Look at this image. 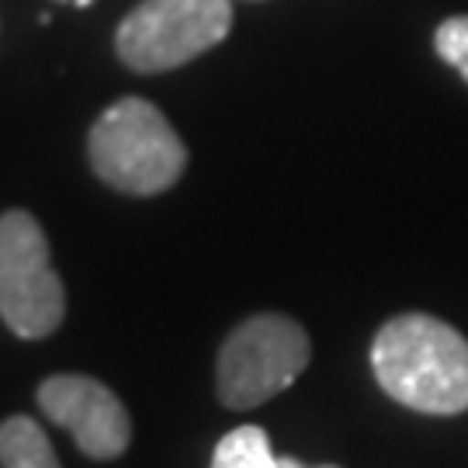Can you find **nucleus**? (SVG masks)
<instances>
[{
	"mask_svg": "<svg viewBox=\"0 0 468 468\" xmlns=\"http://www.w3.org/2000/svg\"><path fill=\"white\" fill-rule=\"evenodd\" d=\"M371 371L385 396L417 413L454 417L468 410V340L444 319L427 313L388 319L371 344Z\"/></svg>",
	"mask_w": 468,
	"mask_h": 468,
	"instance_id": "obj_1",
	"label": "nucleus"
},
{
	"mask_svg": "<svg viewBox=\"0 0 468 468\" xmlns=\"http://www.w3.org/2000/svg\"><path fill=\"white\" fill-rule=\"evenodd\" d=\"M90 167L122 195H164L181 181L187 150L164 112L146 98H122L104 108L87 139Z\"/></svg>",
	"mask_w": 468,
	"mask_h": 468,
	"instance_id": "obj_2",
	"label": "nucleus"
},
{
	"mask_svg": "<svg viewBox=\"0 0 468 468\" xmlns=\"http://www.w3.org/2000/svg\"><path fill=\"white\" fill-rule=\"evenodd\" d=\"M309 334L295 319L257 313L243 319L218 351V399L229 410L264 406L309 368Z\"/></svg>",
	"mask_w": 468,
	"mask_h": 468,
	"instance_id": "obj_3",
	"label": "nucleus"
},
{
	"mask_svg": "<svg viewBox=\"0 0 468 468\" xmlns=\"http://www.w3.org/2000/svg\"><path fill=\"white\" fill-rule=\"evenodd\" d=\"M233 25V0H143L122 17L115 49L135 73H167L216 49Z\"/></svg>",
	"mask_w": 468,
	"mask_h": 468,
	"instance_id": "obj_4",
	"label": "nucleus"
},
{
	"mask_svg": "<svg viewBox=\"0 0 468 468\" xmlns=\"http://www.w3.org/2000/svg\"><path fill=\"white\" fill-rule=\"evenodd\" d=\"M0 316L21 340H42L67 316V292L52 268L49 239L32 212L0 216Z\"/></svg>",
	"mask_w": 468,
	"mask_h": 468,
	"instance_id": "obj_5",
	"label": "nucleus"
},
{
	"mask_svg": "<svg viewBox=\"0 0 468 468\" xmlns=\"http://www.w3.org/2000/svg\"><path fill=\"white\" fill-rule=\"evenodd\" d=\"M42 413L94 462H115L133 441V420L108 385L90 375H52L38 385Z\"/></svg>",
	"mask_w": 468,
	"mask_h": 468,
	"instance_id": "obj_6",
	"label": "nucleus"
},
{
	"mask_svg": "<svg viewBox=\"0 0 468 468\" xmlns=\"http://www.w3.org/2000/svg\"><path fill=\"white\" fill-rule=\"evenodd\" d=\"M0 465L4 468H63L42 423L32 417H7L0 423Z\"/></svg>",
	"mask_w": 468,
	"mask_h": 468,
	"instance_id": "obj_7",
	"label": "nucleus"
},
{
	"mask_svg": "<svg viewBox=\"0 0 468 468\" xmlns=\"http://www.w3.org/2000/svg\"><path fill=\"white\" fill-rule=\"evenodd\" d=\"M212 468H282V458H274L268 434L247 423L218 441Z\"/></svg>",
	"mask_w": 468,
	"mask_h": 468,
	"instance_id": "obj_8",
	"label": "nucleus"
},
{
	"mask_svg": "<svg viewBox=\"0 0 468 468\" xmlns=\"http://www.w3.org/2000/svg\"><path fill=\"white\" fill-rule=\"evenodd\" d=\"M434 49L448 67H454L465 77L468 84V15H454L437 25Z\"/></svg>",
	"mask_w": 468,
	"mask_h": 468,
	"instance_id": "obj_9",
	"label": "nucleus"
},
{
	"mask_svg": "<svg viewBox=\"0 0 468 468\" xmlns=\"http://www.w3.org/2000/svg\"><path fill=\"white\" fill-rule=\"evenodd\" d=\"M282 468H309V465H302L295 458H282Z\"/></svg>",
	"mask_w": 468,
	"mask_h": 468,
	"instance_id": "obj_10",
	"label": "nucleus"
},
{
	"mask_svg": "<svg viewBox=\"0 0 468 468\" xmlns=\"http://www.w3.org/2000/svg\"><path fill=\"white\" fill-rule=\"evenodd\" d=\"M73 4H77V7H90V4H94V0H73Z\"/></svg>",
	"mask_w": 468,
	"mask_h": 468,
	"instance_id": "obj_11",
	"label": "nucleus"
}]
</instances>
